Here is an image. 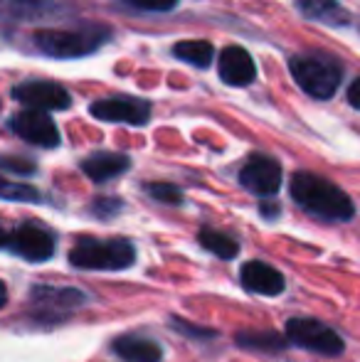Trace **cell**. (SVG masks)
I'll return each instance as SVG.
<instances>
[{
	"instance_id": "obj_1",
	"label": "cell",
	"mask_w": 360,
	"mask_h": 362,
	"mask_svg": "<svg viewBox=\"0 0 360 362\" xmlns=\"http://www.w3.org/2000/svg\"><path fill=\"white\" fill-rule=\"evenodd\" d=\"M291 197L316 217L336 219V222L353 217L351 197L331 180L313 175V173H296L291 177Z\"/></svg>"
},
{
	"instance_id": "obj_2",
	"label": "cell",
	"mask_w": 360,
	"mask_h": 362,
	"mask_svg": "<svg viewBox=\"0 0 360 362\" xmlns=\"http://www.w3.org/2000/svg\"><path fill=\"white\" fill-rule=\"evenodd\" d=\"M136 259V249L126 239H111V242H99V239H79L74 249L69 252V262L77 269L87 272H121L131 267Z\"/></svg>"
},
{
	"instance_id": "obj_3",
	"label": "cell",
	"mask_w": 360,
	"mask_h": 362,
	"mask_svg": "<svg viewBox=\"0 0 360 362\" xmlns=\"http://www.w3.org/2000/svg\"><path fill=\"white\" fill-rule=\"evenodd\" d=\"M109 30L99 25H87L79 30H40L35 33V45L50 57H84L104 45Z\"/></svg>"
},
{
	"instance_id": "obj_4",
	"label": "cell",
	"mask_w": 360,
	"mask_h": 362,
	"mask_svg": "<svg viewBox=\"0 0 360 362\" xmlns=\"http://www.w3.org/2000/svg\"><path fill=\"white\" fill-rule=\"evenodd\" d=\"M291 74L296 84L313 99H331L341 84V67L333 59L318 54H298L291 59Z\"/></svg>"
},
{
	"instance_id": "obj_5",
	"label": "cell",
	"mask_w": 360,
	"mask_h": 362,
	"mask_svg": "<svg viewBox=\"0 0 360 362\" xmlns=\"http://www.w3.org/2000/svg\"><path fill=\"white\" fill-rule=\"evenodd\" d=\"M286 338L298 348H306L318 355H328V358H336L346 348L343 338L336 330L313 318H291L286 323Z\"/></svg>"
},
{
	"instance_id": "obj_6",
	"label": "cell",
	"mask_w": 360,
	"mask_h": 362,
	"mask_svg": "<svg viewBox=\"0 0 360 362\" xmlns=\"http://www.w3.org/2000/svg\"><path fill=\"white\" fill-rule=\"evenodd\" d=\"M91 116L99 121H111V124H131L144 126L151 119V104L146 99H134V96H111L101 99L89 106Z\"/></svg>"
},
{
	"instance_id": "obj_7",
	"label": "cell",
	"mask_w": 360,
	"mask_h": 362,
	"mask_svg": "<svg viewBox=\"0 0 360 362\" xmlns=\"http://www.w3.org/2000/svg\"><path fill=\"white\" fill-rule=\"evenodd\" d=\"M13 94L28 109H40V111L69 109V104H72L69 91L62 84H57V81H25V84L15 86Z\"/></svg>"
},
{
	"instance_id": "obj_8",
	"label": "cell",
	"mask_w": 360,
	"mask_h": 362,
	"mask_svg": "<svg viewBox=\"0 0 360 362\" xmlns=\"http://www.w3.org/2000/svg\"><path fill=\"white\" fill-rule=\"evenodd\" d=\"M10 129L20 136L23 141L40 148H54L59 146V131L54 126V121L47 116V111L40 109H28L20 111L18 116H13Z\"/></svg>"
},
{
	"instance_id": "obj_9",
	"label": "cell",
	"mask_w": 360,
	"mask_h": 362,
	"mask_svg": "<svg viewBox=\"0 0 360 362\" xmlns=\"http://www.w3.org/2000/svg\"><path fill=\"white\" fill-rule=\"evenodd\" d=\"M240 182L255 195H274L281 187V165L269 156H252L240 170Z\"/></svg>"
},
{
	"instance_id": "obj_10",
	"label": "cell",
	"mask_w": 360,
	"mask_h": 362,
	"mask_svg": "<svg viewBox=\"0 0 360 362\" xmlns=\"http://www.w3.org/2000/svg\"><path fill=\"white\" fill-rule=\"evenodd\" d=\"M10 247H13L15 254H20L28 262H47L54 254V237L40 224L28 222L13 232Z\"/></svg>"
},
{
	"instance_id": "obj_11",
	"label": "cell",
	"mask_w": 360,
	"mask_h": 362,
	"mask_svg": "<svg viewBox=\"0 0 360 362\" xmlns=\"http://www.w3.org/2000/svg\"><path fill=\"white\" fill-rule=\"evenodd\" d=\"M220 76L225 84L230 86H247L250 81H255L257 67L255 59L250 57V52L242 47H225L220 54V62H217Z\"/></svg>"
},
{
	"instance_id": "obj_12",
	"label": "cell",
	"mask_w": 360,
	"mask_h": 362,
	"mask_svg": "<svg viewBox=\"0 0 360 362\" xmlns=\"http://www.w3.org/2000/svg\"><path fill=\"white\" fill-rule=\"evenodd\" d=\"M242 286L250 293L279 296L284 291V276L265 262H247L242 267Z\"/></svg>"
},
{
	"instance_id": "obj_13",
	"label": "cell",
	"mask_w": 360,
	"mask_h": 362,
	"mask_svg": "<svg viewBox=\"0 0 360 362\" xmlns=\"http://www.w3.org/2000/svg\"><path fill=\"white\" fill-rule=\"evenodd\" d=\"M131 165V160L126 156H121V153H94V156L84 158L82 163V170L84 175L89 177V180L94 182H106V180H114V177H119L121 173H126Z\"/></svg>"
},
{
	"instance_id": "obj_14",
	"label": "cell",
	"mask_w": 360,
	"mask_h": 362,
	"mask_svg": "<svg viewBox=\"0 0 360 362\" xmlns=\"http://www.w3.org/2000/svg\"><path fill=\"white\" fill-rule=\"evenodd\" d=\"M114 350L121 360L126 362H161L163 360V350L158 343L149 338H139V335H124L114 343Z\"/></svg>"
},
{
	"instance_id": "obj_15",
	"label": "cell",
	"mask_w": 360,
	"mask_h": 362,
	"mask_svg": "<svg viewBox=\"0 0 360 362\" xmlns=\"http://www.w3.org/2000/svg\"><path fill=\"white\" fill-rule=\"evenodd\" d=\"M298 10L308 20H316L323 25H346L348 13L336 0H298Z\"/></svg>"
},
{
	"instance_id": "obj_16",
	"label": "cell",
	"mask_w": 360,
	"mask_h": 362,
	"mask_svg": "<svg viewBox=\"0 0 360 362\" xmlns=\"http://www.w3.org/2000/svg\"><path fill=\"white\" fill-rule=\"evenodd\" d=\"M33 300L37 303V308L42 310H52L54 305L64 310H74L79 303L84 300V296L74 288H47V286H40L33 291Z\"/></svg>"
},
{
	"instance_id": "obj_17",
	"label": "cell",
	"mask_w": 360,
	"mask_h": 362,
	"mask_svg": "<svg viewBox=\"0 0 360 362\" xmlns=\"http://www.w3.org/2000/svg\"><path fill=\"white\" fill-rule=\"evenodd\" d=\"M175 57L182 59V62L192 64V67H210L212 57H215V49H212L210 42L205 40H182V42L175 45Z\"/></svg>"
},
{
	"instance_id": "obj_18",
	"label": "cell",
	"mask_w": 360,
	"mask_h": 362,
	"mask_svg": "<svg viewBox=\"0 0 360 362\" xmlns=\"http://www.w3.org/2000/svg\"><path fill=\"white\" fill-rule=\"evenodd\" d=\"M237 345L247 350H260V353H281L286 348V340L279 333H240L237 335Z\"/></svg>"
},
{
	"instance_id": "obj_19",
	"label": "cell",
	"mask_w": 360,
	"mask_h": 362,
	"mask_svg": "<svg viewBox=\"0 0 360 362\" xmlns=\"http://www.w3.org/2000/svg\"><path fill=\"white\" fill-rule=\"evenodd\" d=\"M200 244L207 249V252L215 254V257H220V259H235L237 252H240V244H237L232 237H227V234L217 232V229H202Z\"/></svg>"
},
{
	"instance_id": "obj_20",
	"label": "cell",
	"mask_w": 360,
	"mask_h": 362,
	"mask_svg": "<svg viewBox=\"0 0 360 362\" xmlns=\"http://www.w3.org/2000/svg\"><path fill=\"white\" fill-rule=\"evenodd\" d=\"M0 200H10V202H40V192L30 185L23 182H13L5 180L0 175Z\"/></svg>"
},
{
	"instance_id": "obj_21",
	"label": "cell",
	"mask_w": 360,
	"mask_h": 362,
	"mask_svg": "<svg viewBox=\"0 0 360 362\" xmlns=\"http://www.w3.org/2000/svg\"><path fill=\"white\" fill-rule=\"evenodd\" d=\"M146 190L158 202H168V205H180L182 202V192L175 185H168V182H153V185H149Z\"/></svg>"
},
{
	"instance_id": "obj_22",
	"label": "cell",
	"mask_w": 360,
	"mask_h": 362,
	"mask_svg": "<svg viewBox=\"0 0 360 362\" xmlns=\"http://www.w3.org/2000/svg\"><path fill=\"white\" fill-rule=\"evenodd\" d=\"M170 325H173L178 333L182 335H190V338H212V330H207V328H197V325H190V323H185V320H180V318H170Z\"/></svg>"
},
{
	"instance_id": "obj_23",
	"label": "cell",
	"mask_w": 360,
	"mask_h": 362,
	"mask_svg": "<svg viewBox=\"0 0 360 362\" xmlns=\"http://www.w3.org/2000/svg\"><path fill=\"white\" fill-rule=\"evenodd\" d=\"M0 168L3 170H10V173H20V175H30L35 173V165L23 158H0Z\"/></svg>"
},
{
	"instance_id": "obj_24",
	"label": "cell",
	"mask_w": 360,
	"mask_h": 362,
	"mask_svg": "<svg viewBox=\"0 0 360 362\" xmlns=\"http://www.w3.org/2000/svg\"><path fill=\"white\" fill-rule=\"evenodd\" d=\"M129 3L141 10H158V13H163V10H173L178 5V0H129Z\"/></svg>"
},
{
	"instance_id": "obj_25",
	"label": "cell",
	"mask_w": 360,
	"mask_h": 362,
	"mask_svg": "<svg viewBox=\"0 0 360 362\" xmlns=\"http://www.w3.org/2000/svg\"><path fill=\"white\" fill-rule=\"evenodd\" d=\"M348 101H351L353 109L360 111V76L351 84V89H348Z\"/></svg>"
},
{
	"instance_id": "obj_26",
	"label": "cell",
	"mask_w": 360,
	"mask_h": 362,
	"mask_svg": "<svg viewBox=\"0 0 360 362\" xmlns=\"http://www.w3.org/2000/svg\"><path fill=\"white\" fill-rule=\"evenodd\" d=\"M10 237H13V234H10L8 229H5V224L0 222V247H10Z\"/></svg>"
},
{
	"instance_id": "obj_27",
	"label": "cell",
	"mask_w": 360,
	"mask_h": 362,
	"mask_svg": "<svg viewBox=\"0 0 360 362\" xmlns=\"http://www.w3.org/2000/svg\"><path fill=\"white\" fill-rule=\"evenodd\" d=\"M5 303H8V288H5V284L0 281V308H3Z\"/></svg>"
}]
</instances>
